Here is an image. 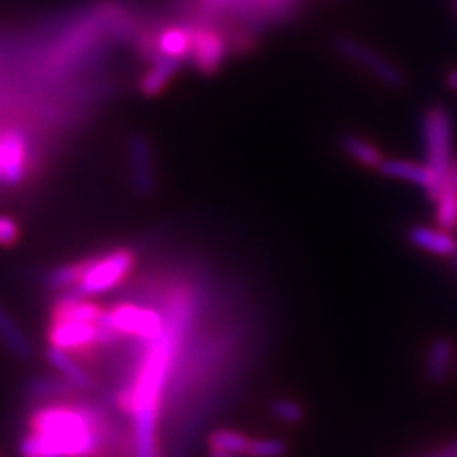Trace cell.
<instances>
[{
	"label": "cell",
	"instance_id": "1",
	"mask_svg": "<svg viewBox=\"0 0 457 457\" xmlns=\"http://www.w3.org/2000/svg\"><path fill=\"white\" fill-rule=\"evenodd\" d=\"M195 317L191 297L178 295L170 307L166 332L149 343L137 370L134 387L120 398V406L134 421L136 457H161L159 452V418L162 396L168 387L171 368L178 359L181 337Z\"/></svg>",
	"mask_w": 457,
	"mask_h": 457
},
{
	"label": "cell",
	"instance_id": "2",
	"mask_svg": "<svg viewBox=\"0 0 457 457\" xmlns=\"http://www.w3.org/2000/svg\"><path fill=\"white\" fill-rule=\"evenodd\" d=\"M29 428L20 442L21 457H97L109 435L105 411L77 403L40 404Z\"/></svg>",
	"mask_w": 457,
	"mask_h": 457
},
{
	"label": "cell",
	"instance_id": "3",
	"mask_svg": "<svg viewBox=\"0 0 457 457\" xmlns=\"http://www.w3.org/2000/svg\"><path fill=\"white\" fill-rule=\"evenodd\" d=\"M421 128H423V143H425V154H427L425 164L435 171V176L442 183V187H445V183L455 166L453 120L445 107L433 105L425 111Z\"/></svg>",
	"mask_w": 457,
	"mask_h": 457
},
{
	"label": "cell",
	"instance_id": "4",
	"mask_svg": "<svg viewBox=\"0 0 457 457\" xmlns=\"http://www.w3.org/2000/svg\"><path fill=\"white\" fill-rule=\"evenodd\" d=\"M136 255L130 250H114L92 262H86L77 292L82 297H92L117 288V286L132 273Z\"/></svg>",
	"mask_w": 457,
	"mask_h": 457
},
{
	"label": "cell",
	"instance_id": "5",
	"mask_svg": "<svg viewBox=\"0 0 457 457\" xmlns=\"http://www.w3.org/2000/svg\"><path fill=\"white\" fill-rule=\"evenodd\" d=\"M334 48L341 57L359 65L366 73H370L385 86H389V88H404L408 84V77L403 69L393 63L389 57H385L378 50L364 45L359 38L339 35L334 38Z\"/></svg>",
	"mask_w": 457,
	"mask_h": 457
},
{
	"label": "cell",
	"instance_id": "6",
	"mask_svg": "<svg viewBox=\"0 0 457 457\" xmlns=\"http://www.w3.org/2000/svg\"><path fill=\"white\" fill-rule=\"evenodd\" d=\"M107 312L112 326L122 336H134L151 343L166 332V319L153 309L122 303L109 309Z\"/></svg>",
	"mask_w": 457,
	"mask_h": 457
},
{
	"label": "cell",
	"instance_id": "7",
	"mask_svg": "<svg viewBox=\"0 0 457 457\" xmlns=\"http://www.w3.org/2000/svg\"><path fill=\"white\" fill-rule=\"evenodd\" d=\"M0 162L4 183L18 187L25 179L29 164V139L18 128H8L0 134Z\"/></svg>",
	"mask_w": 457,
	"mask_h": 457
},
{
	"label": "cell",
	"instance_id": "8",
	"mask_svg": "<svg viewBox=\"0 0 457 457\" xmlns=\"http://www.w3.org/2000/svg\"><path fill=\"white\" fill-rule=\"evenodd\" d=\"M378 171L391 179H400L411 185H418V187H421L433 203L442 191V183L435 176V171L421 162H413L406 159H385L378 168Z\"/></svg>",
	"mask_w": 457,
	"mask_h": 457
},
{
	"label": "cell",
	"instance_id": "9",
	"mask_svg": "<svg viewBox=\"0 0 457 457\" xmlns=\"http://www.w3.org/2000/svg\"><path fill=\"white\" fill-rule=\"evenodd\" d=\"M48 343L69 353L97 347V326L79 320H50Z\"/></svg>",
	"mask_w": 457,
	"mask_h": 457
},
{
	"label": "cell",
	"instance_id": "10",
	"mask_svg": "<svg viewBox=\"0 0 457 457\" xmlns=\"http://www.w3.org/2000/svg\"><path fill=\"white\" fill-rule=\"evenodd\" d=\"M228 54L227 40L213 29H193V50L189 60L204 75H212L223 65Z\"/></svg>",
	"mask_w": 457,
	"mask_h": 457
},
{
	"label": "cell",
	"instance_id": "11",
	"mask_svg": "<svg viewBox=\"0 0 457 457\" xmlns=\"http://www.w3.org/2000/svg\"><path fill=\"white\" fill-rule=\"evenodd\" d=\"M128 161H130V178L136 193L149 196L154 191V156L147 137L134 136L128 143Z\"/></svg>",
	"mask_w": 457,
	"mask_h": 457
},
{
	"label": "cell",
	"instance_id": "12",
	"mask_svg": "<svg viewBox=\"0 0 457 457\" xmlns=\"http://www.w3.org/2000/svg\"><path fill=\"white\" fill-rule=\"evenodd\" d=\"M453 362H455L453 341L448 337L433 339L428 343L427 353H425V362H423L425 378L435 385L445 383L450 376V371L453 370Z\"/></svg>",
	"mask_w": 457,
	"mask_h": 457
},
{
	"label": "cell",
	"instance_id": "13",
	"mask_svg": "<svg viewBox=\"0 0 457 457\" xmlns=\"http://www.w3.org/2000/svg\"><path fill=\"white\" fill-rule=\"evenodd\" d=\"M408 240L413 248L433 255L455 257L457 253V240L450 231H445L440 227L433 228L427 225H413L408 231Z\"/></svg>",
	"mask_w": 457,
	"mask_h": 457
},
{
	"label": "cell",
	"instance_id": "14",
	"mask_svg": "<svg viewBox=\"0 0 457 457\" xmlns=\"http://www.w3.org/2000/svg\"><path fill=\"white\" fill-rule=\"evenodd\" d=\"M23 393H25V398L31 400V403L52 404V403H67V400H71L79 393V389L62 376L60 378L40 376L35 379H29Z\"/></svg>",
	"mask_w": 457,
	"mask_h": 457
},
{
	"label": "cell",
	"instance_id": "15",
	"mask_svg": "<svg viewBox=\"0 0 457 457\" xmlns=\"http://www.w3.org/2000/svg\"><path fill=\"white\" fill-rule=\"evenodd\" d=\"M104 312L105 311L102 307L94 302H86L82 295L71 290L55 302L52 309V320H79L97 324V320L104 317Z\"/></svg>",
	"mask_w": 457,
	"mask_h": 457
},
{
	"label": "cell",
	"instance_id": "16",
	"mask_svg": "<svg viewBox=\"0 0 457 457\" xmlns=\"http://www.w3.org/2000/svg\"><path fill=\"white\" fill-rule=\"evenodd\" d=\"M0 343L20 361H29L35 354L33 341L27 337L23 328L13 320L12 314L3 305H0Z\"/></svg>",
	"mask_w": 457,
	"mask_h": 457
},
{
	"label": "cell",
	"instance_id": "17",
	"mask_svg": "<svg viewBox=\"0 0 457 457\" xmlns=\"http://www.w3.org/2000/svg\"><path fill=\"white\" fill-rule=\"evenodd\" d=\"M46 359L57 374L65 378L69 383H73L79 391H90L94 387L92 376L73 359V354L69 351L50 345L46 351Z\"/></svg>",
	"mask_w": 457,
	"mask_h": 457
},
{
	"label": "cell",
	"instance_id": "18",
	"mask_svg": "<svg viewBox=\"0 0 457 457\" xmlns=\"http://www.w3.org/2000/svg\"><path fill=\"white\" fill-rule=\"evenodd\" d=\"M185 60H178V57H156L154 65L147 71L145 77L139 82V90L143 96L154 97L164 92L168 82L178 75Z\"/></svg>",
	"mask_w": 457,
	"mask_h": 457
},
{
	"label": "cell",
	"instance_id": "19",
	"mask_svg": "<svg viewBox=\"0 0 457 457\" xmlns=\"http://www.w3.org/2000/svg\"><path fill=\"white\" fill-rule=\"evenodd\" d=\"M193 50V27H170L156 40L159 57H178L187 60Z\"/></svg>",
	"mask_w": 457,
	"mask_h": 457
},
{
	"label": "cell",
	"instance_id": "20",
	"mask_svg": "<svg viewBox=\"0 0 457 457\" xmlns=\"http://www.w3.org/2000/svg\"><path fill=\"white\" fill-rule=\"evenodd\" d=\"M341 149L345 151L353 161L362 164L364 168L378 170L385 161L383 153L374 145V143H370L368 139L354 134H347L341 137Z\"/></svg>",
	"mask_w": 457,
	"mask_h": 457
},
{
	"label": "cell",
	"instance_id": "21",
	"mask_svg": "<svg viewBox=\"0 0 457 457\" xmlns=\"http://www.w3.org/2000/svg\"><path fill=\"white\" fill-rule=\"evenodd\" d=\"M252 438L240 431H233V428H218L208 436V446L213 452H225V453H238L246 455L250 448Z\"/></svg>",
	"mask_w": 457,
	"mask_h": 457
},
{
	"label": "cell",
	"instance_id": "22",
	"mask_svg": "<svg viewBox=\"0 0 457 457\" xmlns=\"http://www.w3.org/2000/svg\"><path fill=\"white\" fill-rule=\"evenodd\" d=\"M84 267H86V262H82V263H67V265L55 267L46 275V286H48L50 290H57V292L75 290L77 284L82 278Z\"/></svg>",
	"mask_w": 457,
	"mask_h": 457
},
{
	"label": "cell",
	"instance_id": "23",
	"mask_svg": "<svg viewBox=\"0 0 457 457\" xmlns=\"http://www.w3.org/2000/svg\"><path fill=\"white\" fill-rule=\"evenodd\" d=\"M270 411L275 413V418L290 425L302 423L307 416L303 404L294 398H275L273 404H270Z\"/></svg>",
	"mask_w": 457,
	"mask_h": 457
},
{
	"label": "cell",
	"instance_id": "24",
	"mask_svg": "<svg viewBox=\"0 0 457 457\" xmlns=\"http://www.w3.org/2000/svg\"><path fill=\"white\" fill-rule=\"evenodd\" d=\"M290 446L282 438H252L248 457H286Z\"/></svg>",
	"mask_w": 457,
	"mask_h": 457
},
{
	"label": "cell",
	"instance_id": "25",
	"mask_svg": "<svg viewBox=\"0 0 457 457\" xmlns=\"http://www.w3.org/2000/svg\"><path fill=\"white\" fill-rule=\"evenodd\" d=\"M20 240V225L10 216H0V246H13Z\"/></svg>",
	"mask_w": 457,
	"mask_h": 457
},
{
	"label": "cell",
	"instance_id": "26",
	"mask_svg": "<svg viewBox=\"0 0 457 457\" xmlns=\"http://www.w3.org/2000/svg\"><path fill=\"white\" fill-rule=\"evenodd\" d=\"M421 457H457V438L450 440L446 446L427 452V453L421 455Z\"/></svg>",
	"mask_w": 457,
	"mask_h": 457
},
{
	"label": "cell",
	"instance_id": "27",
	"mask_svg": "<svg viewBox=\"0 0 457 457\" xmlns=\"http://www.w3.org/2000/svg\"><path fill=\"white\" fill-rule=\"evenodd\" d=\"M446 84L450 86V88H452L453 92H457V69L450 71L448 77H446Z\"/></svg>",
	"mask_w": 457,
	"mask_h": 457
},
{
	"label": "cell",
	"instance_id": "28",
	"mask_svg": "<svg viewBox=\"0 0 457 457\" xmlns=\"http://www.w3.org/2000/svg\"><path fill=\"white\" fill-rule=\"evenodd\" d=\"M208 457H242L238 453H225V452H213L210 450V455Z\"/></svg>",
	"mask_w": 457,
	"mask_h": 457
},
{
	"label": "cell",
	"instance_id": "29",
	"mask_svg": "<svg viewBox=\"0 0 457 457\" xmlns=\"http://www.w3.org/2000/svg\"><path fill=\"white\" fill-rule=\"evenodd\" d=\"M208 3L213 4V6H225V4L231 3V0H208Z\"/></svg>",
	"mask_w": 457,
	"mask_h": 457
},
{
	"label": "cell",
	"instance_id": "30",
	"mask_svg": "<svg viewBox=\"0 0 457 457\" xmlns=\"http://www.w3.org/2000/svg\"><path fill=\"white\" fill-rule=\"evenodd\" d=\"M4 183V178H3V162H0V185Z\"/></svg>",
	"mask_w": 457,
	"mask_h": 457
}]
</instances>
